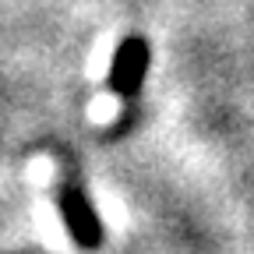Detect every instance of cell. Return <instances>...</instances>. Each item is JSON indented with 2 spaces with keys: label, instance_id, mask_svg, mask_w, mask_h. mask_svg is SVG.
I'll use <instances>...</instances> for the list:
<instances>
[{
  "label": "cell",
  "instance_id": "1",
  "mask_svg": "<svg viewBox=\"0 0 254 254\" xmlns=\"http://www.w3.org/2000/svg\"><path fill=\"white\" fill-rule=\"evenodd\" d=\"M60 212H64V222H67L71 237H74L81 247H99V240H103L99 215L92 212L85 190H81L74 180H67V184L60 187Z\"/></svg>",
  "mask_w": 254,
  "mask_h": 254
},
{
  "label": "cell",
  "instance_id": "2",
  "mask_svg": "<svg viewBox=\"0 0 254 254\" xmlns=\"http://www.w3.org/2000/svg\"><path fill=\"white\" fill-rule=\"evenodd\" d=\"M148 71V46L145 39L131 36V39H124L113 53V67H110V88L117 95H134L141 78Z\"/></svg>",
  "mask_w": 254,
  "mask_h": 254
}]
</instances>
